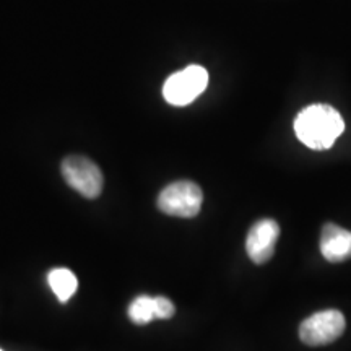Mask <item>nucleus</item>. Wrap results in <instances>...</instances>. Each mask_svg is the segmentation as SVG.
<instances>
[{
  "mask_svg": "<svg viewBox=\"0 0 351 351\" xmlns=\"http://www.w3.org/2000/svg\"><path fill=\"white\" fill-rule=\"evenodd\" d=\"M208 86V72L200 65H189L165 82L163 96L173 106H187Z\"/></svg>",
  "mask_w": 351,
  "mask_h": 351,
  "instance_id": "7ed1b4c3",
  "label": "nucleus"
},
{
  "mask_svg": "<svg viewBox=\"0 0 351 351\" xmlns=\"http://www.w3.org/2000/svg\"><path fill=\"white\" fill-rule=\"evenodd\" d=\"M0 351H3V350H0Z\"/></svg>",
  "mask_w": 351,
  "mask_h": 351,
  "instance_id": "9b49d317",
  "label": "nucleus"
},
{
  "mask_svg": "<svg viewBox=\"0 0 351 351\" xmlns=\"http://www.w3.org/2000/svg\"><path fill=\"white\" fill-rule=\"evenodd\" d=\"M320 252L326 261L340 263L351 258V231L327 223L320 232Z\"/></svg>",
  "mask_w": 351,
  "mask_h": 351,
  "instance_id": "0eeeda50",
  "label": "nucleus"
},
{
  "mask_svg": "<svg viewBox=\"0 0 351 351\" xmlns=\"http://www.w3.org/2000/svg\"><path fill=\"white\" fill-rule=\"evenodd\" d=\"M129 319L137 326H145L156 319V306L155 298L152 296H138L132 301L129 306Z\"/></svg>",
  "mask_w": 351,
  "mask_h": 351,
  "instance_id": "1a4fd4ad",
  "label": "nucleus"
},
{
  "mask_svg": "<svg viewBox=\"0 0 351 351\" xmlns=\"http://www.w3.org/2000/svg\"><path fill=\"white\" fill-rule=\"evenodd\" d=\"M47 283H49L51 289L60 302H67L70 298L75 295L78 288L77 276L69 269L51 270L49 275H47Z\"/></svg>",
  "mask_w": 351,
  "mask_h": 351,
  "instance_id": "6e6552de",
  "label": "nucleus"
},
{
  "mask_svg": "<svg viewBox=\"0 0 351 351\" xmlns=\"http://www.w3.org/2000/svg\"><path fill=\"white\" fill-rule=\"evenodd\" d=\"M155 306H156V319H171L176 313L173 301L165 296H155Z\"/></svg>",
  "mask_w": 351,
  "mask_h": 351,
  "instance_id": "9d476101",
  "label": "nucleus"
},
{
  "mask_svg": "<svg viewBox=\"0 0 351 351\" xmlns=\"http://www.w3.org/2000/svg\"><path fill=\"white\" fill-rule=\"evenodd\" d=\"M346 327L340 311L327 309L309 315L300 326V339L307 346H322L339 340Z\"/></svg>",
  "mask_w": 351,
  "mask_h": 351,
  "instance_id": "39448f33",
  "label": "nucleus"
},
{
  "mask_svg": "<svg viewBox=\"0 0 351 351\" xmlns=\"http://www.w3.org/2000/svg\"><path fill=\"white\" fill-rule=\"evenodd\" d=\"M341 114L328 104H313L298 114L295 121L296 137L313 150H328L343 134Z\"/></svg>",
  "mask_w": 351,
  "mask_h": 351,
  "instance_id": "f257e3e1",
  "label": "nucleus"
},
{
  "mask_svg": "<svg viewBox=\"0 0 351 351\" xmlns=\"http://www.w3.org/2000/svg\"><path fill=\"white\" fill-rule=\"evenodd\" d=\"M204 202L202 189L192 181H178L166 186L158 195V208L165 215L178 218H194Z\"/></svg>",
  "mask_w": 351,
  "mask_h": 351,
  "instance_id": "f03ea898",
  "label": "nucleus"
},
{
  "mask_svg": "<svg viewBox=\"0 0 351 351\" xmlns=\"http://www.w3.org/2000/svg\"><path fill=\"white\" fill-rule=\"evenodd\" d=\"M60 169L69 186L86 199H96L103 192V173L90 158L80 155L67 156L60 165Z\"/></svg>",
  "mask_w": 351,
  "mask_h": 351,
  "instance_id": "20e7f679",
  "label": "nucleus"
},
{
  "mask_svg": "<svg viewBox=\"0 0 351 351\" xmlns=\"http://www.w3.org/2000/svg\"><path fill=\"white\" fill-rule=\"evenodd\" d=\"M280 236V226L275 219L265 218L251 228L245 238V251L249 258L257 265L269 262L275 254V245Z\"/></svg>",
  "mask_w": 351,
  "mask_h": 351,
  "instance_id": "423d86ee",
  "label": "nucleus"
}]
</instances>
